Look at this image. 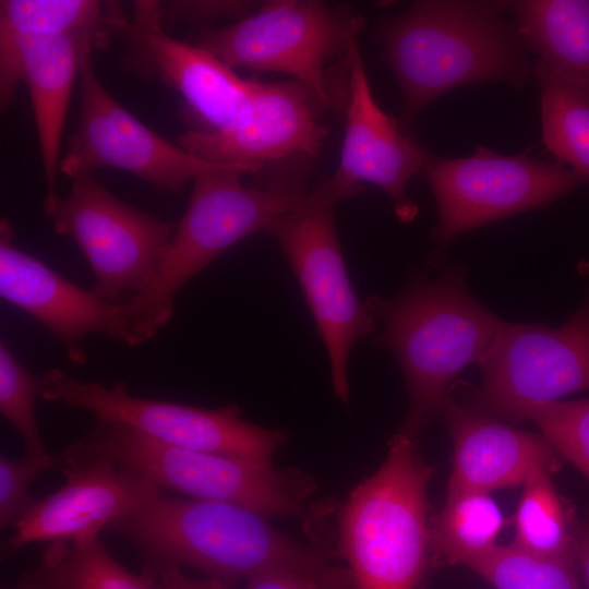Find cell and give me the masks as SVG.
I'll return each mask as SVG.
<instances>
[{
  "instance_id": "obj_1",
  "label": "cell",
  "mask_w": 589,
  "mask_h": 589,
  "mask_svg": "<svg viewBox=\"0 0 589 589\" xmlns=\"http://www.w3.org/2000/svg\"><path fill=\"white\" fill-rule=\"evenodd\" d=\"M106 530L137 549L142 569L157 575L168 565L218 579L227 589L269 572L290 573L321 589H356L350 570L332 555L281 532L266 517L225 502L160 492ZM158 576V575H157Z\"/></svg>"
},
{
  "instance_id": "obj_2",
  "label": "cell",
  "mask_w": 589,
  "mask_h": 589,
  "mask_svg": "<svg viewBox=\"0 0 589 589\" xmlns=\"http://www.w3.org/2000/svg\"><path fill=\"white\" fill-rule=\"evenodd\" d=\"M507 10L505 1L423 0L381 23L376 39L401 91L402 125L460 86H525L533 65Z\"/></svg>"
},
{
  "instance_id": "obj_3",
  "label": "cell",
  "mask_w": 589,
  "mask_h": 589,
  "mask_svg": "<svg viewBox=\"0 0 589 589\" xmlns=\"http://www.w3.org/2000/svg\"><path fill=\"white\" fill-rule=\"evenodd\" d=\"M465 272L462 265L433 278L417 272L398 294L363 302L383 324L374 346L393 354L405 378L409 406L397 433L414 441L441 416L458 373L480 364L506 324L469 292Z\"/></svg>"
},
{
  "instance_id": "obj_4",
  "label": "cell",
  "mask_w": 589,
  "mask_h": 589,
  "mask_svg": "<svg viewBox=\"0 0 589 589\" xmlns=\"http://www.w3.org/2000/svg\"><path fill=\"white\" fill-rule=\"evenodd\" d=\"M434 468L417 441L396 433L376 472L338 512L335 555L356 589H418L431 561L428 484Z\"/></svg>"
},
{
  "instance_id": "obj_5",
  "label": "cell",
  "mask_w": 589,
  "mask_h": 589,
  "mask_svg": "<svg viewBox=\"0 0 589 589\" xmlns=\"http://www.w3.org/2000/svg\"><path fill=\"white\" fill-rule=\"evenodd\" d=\"M240 175L217 167L194 179L157 273L144 291L127 301L129 347L149 341L170 322L175 297L189 280L243 238L263 232L308 193L301 183L288 180L248 187Z\"/></svg>"
},
{
  "instance_id": "obj_6",
  "label": "cell",
  "mask_w": 589,
  "mask_h": 589,
  "mask_svg": "<svg viewBox=\"0 0 589 589\" xmlns=\"http://www.w3.org/2000/svg\"><path fill=\"white\" fill-rule=\"evenodd\" d=\"M60 453L63 462L110 461L163 491L235 504L265 517H305V502L315 491L302 470L169 445L116 422L97 421Z\"/></svg>"
},
{
  "instance_id": "obj_7",
  "label": "cell",
  "mask_w": 589,
  "mask_h": 589,
  "mask_svg": "<svg viewBox=\"0 0 589 589\" xmlns=\"http://www.w3.org/2000/svg\"><path fill=\"white\" fill-rule=\"evenodd\" d=\"M364 20L349 5L315 0H275L223 27H203L193 44L230 68L287 73L306 86L327 109L341 110L329 63L347 57Z\"/></svg>"
},
{
  "instance_id": "obj_8",
  "label": "cell",
  "mask_w": 589,
  "mask_h": 589,
  "mask_svg": "<svg viewBox=\"0 0 589 589\" xmlns=\"http://www.w3.org/2000/svg\"><path fill=\"white\" fill-rule=\"evenodd\" d=\"M342 200L323 179L263 232L277 242L296 274L329 359L334 394L349 404L350 350L375 330V318L357 297L344 261L334 219Z\"/></svg>"
},
{
  "instance_id": "obj_9",
  "label": "cell",
  "mask_w": 589,
  "mask_h": 589,
  "mask_svg": "<svg viewBox=\"0 0 589 589\" xmlns=\"http://www.w3.org/2000/svg\"><path fill=\"white\" fill-rule=\"evenodd\" d=\"M40 397L89 411L97 421L122 423L163 443L196 452L271 462L286 442L283 431L244 420L232 404L206 409L137 397L122 381L106 387L58 368L41 375Z\"/></svg>"
},
{
  "instance_id": "obj_10",
  "label": "cell",
  "mask_w": 589,
  "mask_h": 589,
  "mask_svg": "<svg viewBox=\"0 0 589 589\" xmlns=\"http://www.w3.org/2000/svg\"><path fill=\"white\" fill-rule=\"evenodd\" d=\"M437 205L432 239L441 247L485 224L543 207L589 178L527 153L501 155L483 146L466 158L428 153L421 169Z\"/></svg>"
},
{
  "instance_id": "obj_11",
  "label": "cell",
  "mask_w": 589,
  "mask_h": 589,
  "mask_svg": "<svg viewBox=\"0 0 589 589\" xmlns=\"http://www.w3.org/2000/svg\"><path fill=\"white\" fill-rule=\"evenodd\" d=\"M482 380L466 409L492 419L524 421L531 408L589 389V292L556 328L505 324L479 364Z\"/></svg>"
},
{
  "instance_id": "obj_12",
  "label": "cell",
  "mask_w": 589,
  "mask_h": 589,
  "mask_svg": "<svg viewBox=\"0 0 589 589\" xmlns=\"http://www.w3.org/2000/svg\"><path fill=\"white\" fill-rule=\"evenodd\" d=\"M98 36L83 31L80 43V117L59 170L69 178L93 176L115 167L161 192H179L217 165L202 160L147 128L123 108L98 80L92 61Z\"/></svg>"
},
{
  "instance_id": "obj_13",
  "label": "cell",
  "mask_w": 589,
  "mask_h": 589,
  "mask_svg": "<svg viewBox=\"0 0 589 589\" xmlns=\"http://www.w3.org/2000/svg\"><path fill=\"white\" fill-rule=\"evenodd\" d=\"M49 218L87 261L95 277L91 290L111 303L147 288L176 229V224L121 201L93 176L73 179L68 197H60Z\"/></svg>"
},
{
  "instance_id": "obj_14",
  "label": "cell",
  "mask_w": 589,
  "mask_h": 589,
  "mask_svg": "<svg viewBox=\"0 0 589 589\" xmlns=\"http://www.w3.org/2000/svg\"><path fill=\"white\" fill-rule=\"evenodd\" d=\"M107 27L124 45V65L155 75L182 96L196 131L229 127L252 97L257 81L243 80L207 50L171 37L164 28L160 2L137 1L132 19L107 3Z\"/></svg>"
},
{
  "instance_id": "obj_15",
  "label": "cell",
  "mask_w": 589,
  "mask_h": 589,
  "mask_svg": "<svg viewBox=\"0 0 589 589\" xmlns=\"http://www.w3.org/2000/svg\"><path fill=\"white\" fill-rule=\"evenodd\" d=\"M323 109L327 108L298 81L259 82L233 123L213 132L189 130L177 144L209 164L259 173L288 157H316L329 134L321 122Z\"/></svg>"
},
{
  "instance_id": "obj_16",
  "label": "cell",
  "mask_w": 589,
  "mask_h": 589,
  "mask_svg": "<svg viewBox=\"0 0 589 589\" xmlns=\"http://www.w3.org/2000/svg\"><path fill=\"white\" fill-rule=\"evenodd\" d=\"M359 36L347 53L346 128L340 160L327 182L344 197L363 191L362 182L380 188L402 223L414 219L419 206L407 193L410 179L421 171L428 152L377 105L368 79Z\"/></svg>"
},
{
  "instance_id": "obj_17",
  "label": "cell",
  "mask_w": 589,
  "mask_h": 589,
  "mask_svg": "<svg viewBox=\"0 0 589 589\" xmlns=\"http://www.w3.org/2000/svg\"><path fill=\"white\" fill-rule=\"evenodd\" d=\"M58 471L65 479L63 485L37 500L14 525L2 558L35 542L98 538L112 521L137 512L160 492L137 473L106 460L62 461Z\"/></svg>"
},
{
  "instance_id": "obj_18",
  "label": "cell",
  "mask_w": 589,
  "mask_h": 589,
  "mask_svg": "<svg viewBox=\"0 0 589 589\" xmlns=\"http://www.w3.org/2000/svg\"><path fill=\"white\" fill-rule=\"evenodd\" d=\"M13 228L0 221V296L45 326L75 364L87 362L82 340L104 334L128 345L127 301L108 302L70 281L13 244Z\"/></svg>"
},
{
  "instance_id": "obj_19",
  "label": "cell",
  "mask_w": 589,
  "mask_h": 589,
  "mask_svg": "<svg viewBox=\"0 0 589 589\" xmlns=\"http://www.w3.org/2000/svg\"><path fill=\"white\" fill-rule=\"evenodd\" d=\"M82 32L43 37L0 36L1 107L9 105L19 82L25 81L44 166L47 217L60 200L59 151L73 81L79 74Z\"/></svg>"
},
{
  "instance_id": "obj_20",
  "label": "cell",
  "mask_w": 589,
  "mask_h": 589,
  "mask_svg": "<svg viewBox=\"0 0 589 589\" xmlns=\"http://www.w3.org/2000/svg\"><path fill=\"white\" fill-rule=\"evenodd\" d=\"M453 440L447 493L516 488L538 470L552 473L563 457L543 436L474 413L447 396L441 416Z\"/></svg>"
},
{
  "instance_id": "obj_21",
  "label": "cell",
  "mask_w": 589,
  "mask_h": 589,
  "mask_svg": "<svg viewBox=\"0 0 589 589\" xmlns=\"http://www.w3.org/2000/svg\"><path fill=\"white\" fill-rule=\"evenodd\" d=\"M508 10L538 61L589 95V1L520 0Z\"/></svg>"
},
{
  "instance_id": "obj_22",
  "label": "cell",
  "mask_w": 589,
  "mask_h": 589,
  "mask_svg": "<svg viewBox=\"0 0 589 589\" xmlns=\"http://www.w3.org/2000/svg\"><path fill=\"white\" fill-rule=\"evenodd\" d=\"M552 472H534L522 485L515 516L516 546L542 556L576 558L575 507L555 488Z\"/></svg>"
},
{
  "instance_id": "obj_23",
  "label": "cell",
  "mask_w": 589,
  "mask_h": 589,
  "mask_svg": "<svg viewBox=\"0 0 589 589\" xmlns=\"http://www.w3.org/2000/svg\"><path fill=\"white\" fill-rule=\"evenodd\" d=\"M542 136L562 164L589 178V95L537 61Z\"/></svg>"
},
{
  "instance_id": "obj_24",
  "label": "cell",
  "mask_w": 589,
  "mask_h": 589,
  "mask_svg": "<svg viewBox=\"0 0 589 589\" xmlns=\"http://www.w3.org/2000/svg\"><path fill=\"white\" fill-rule=\"evenodd\" d=\"M504 524L490 493H447L441 512L429 520L432 556L458 564L467 556L490 550Z\"/></svg>"
},
{
  "instance_id": "obj_25",
  "label": "cell",
  "mask_w": 589,
  "mask_h": 589,
  "mask_svg": "<svg viewBox=\"0 0 589 589\" xmlns=\"http://www.w3.org/2000/svg\"><path fill=\"white\" fill-rule=\"evenodd\" d=\"M92 31L106 46L112 38L106 5L93 0H2L0 36L43 37Z\"/></svg>"
},
{
  "instance_id": "obj_26",
  "label": "cell",
  "mask_w": 589,
  "mask_h": 589,
  "mask_svg": "<svg viewBox=\"0 0 589 589\" xmlns=\"http://www.w3.org/2000/svg\"><path fill=\"white\" fill-rule=\"evenodd\" d=\"M460 564L496 589H580L576 558L542 556L513 543L495 544Z\"/></svg>"
},
{
  "instance_id": "obj_27",
  "label": "cell",
  "mask_w": 589,
  "mask_h": 589,
  "mask_svg": "<svg viewBox=\"0 0 589 589\" xmlns=\"http://www.w3.org/2000/svg\"><path fill=\"white\" fill-rule=\"evenodd\" d=\"M58 589H168L159 576L133 574L106 550L100 538L58 541Z\"/></svg>"
},
{
  "instance_id": "obj_28",
  "label": "cell",
  "mask_w": 589,
  "mask_h": 589,
  "mask_svg": "<svg viewBox=\"0 0 589 589\" xmlns=\"http://www.w3.org/2000/svg\"><path fill=\"white\" fill-rule=\"evenodd\" d=\"M41 394V375L24 368L0 340V411L21 435L26 456L49 459L35 414V401Z\"/></svg>"
},
{
  "instance_id": "obj_29",
  "label": "cell",
  "mask_w": 589,
  "mask_h": 589,
  "mask_svg": "<svg viewBox=\"0 0 589 589\" xmlns=\"http://www.w3.org/2000/svg\"><path fill=\"white\" fill-rule=\"evenodd\" d=\"M533 422L558 454L589 480V398L555 400L529 409Z\"/></svg>"
},
{
  "instance_id": "obj_30",
  "label": "cell",
  "mask_w": 589,
  "mask_h": 589,
  "mask_svg": "<svg viewBox=\"0 0 589 589\" xmlns=\"http://www.w3.org/2000/svg\"><path fill=\"white\" fill-rule=\"evenodd\" d=\"M60 452L49 459L25 456L22 459L0 458V527L13 526L35 505L38 498L29 495L31 483L43 472L58 470Z\"/></svg>"
},
{
  "instance_id": "obj_31",
  "label": "cell",
  "mask_w": 589,
  "mask_h": 589,
  "mask_svg": "<svg viewBox=\"0 0 589 589\" xmlns=\"http://www.w3.org/2000/svg\"><path fill=\"white\" fill-rule=\"evenodd\" d=\"M252 1H171L160 2L161 22H204L214 17L243 19L256 7Z\"/></svg>"
},
{
  "instance_id": "obj_32",
  "label": "cell",
  "mask_w": 589,
  "mask_h": 589,
  "mask_svg": "<svg viewBox=\"0 0 589 589\" xmlns=\"http://www.w3.org/2000/svg\"><path fill=\"white\" fill-rule=\"evenodd\" d=\"M57 560L58 543L52 542L39 566L25 570L14 585L2 589H58Z\"/></svg>"
},
{
  "instance_id": "obj_33",
  "label": "cell",
  "mask_w": 589,
  "mask_h": 589,
  "mask_svg": "<svg viewBox=\"0 0 589 589\" xmlns=\"http://www.w3.org/2000/svg\"><path fill=\"white\" fill-rule=\"evenodd\" d=\"M245 589H321L313 581L285 573L269 572L256 575L247 581Z\"/></svg>"
},
{
  "instance_id": "obj_34",
  "label": "cell",
  "mask_w": 589,
  "mask_h": 589,
  "mask_svg": "<svg viewBox=\"0 0 589 589\" xmlns=\"http://www.w3.org/2000/svg\"><path fill=\"white\" fill-rule=\"evenodd\" d=\"M168 589H227L218 579L206 576L203 579L188 577L177 565H168L157 573Z\"/></svg>"
},
{
  "instance_id": "obj_35",
  "label": "cell",
  "mask_w": 589,
  "mask_h": 589,
  "mask_svg": "<svg viewBox=\"0 0 589 589\" xmlns=\"http://www.w3.org/2000/svg\"><path fill=\"white\" fill-rule=\"evenodd\" d=\"M576 562L580 566L587 589H589V513L578 521L575 546Z\"/></svg>"
}]
</instances>
